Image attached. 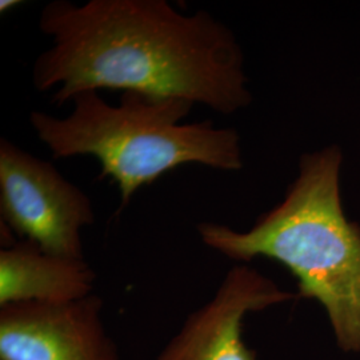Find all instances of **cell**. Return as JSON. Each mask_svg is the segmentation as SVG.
Returning a JSON list of instances; mask_svg holds the SVG:
<instances>
[{
	"instance_id": "cell-1",
	"label": "cell",
	"mask_w": 360,
	"mask_h": 360,
	"mask_svg": "<svg viewBox=\"0 0 360 360\" xmlns=\"http://www.w3.org/2000/svg\"><path fill=\"white\" fill-rule=\"evenodd\" d=\"M52 39L32 68L39 92L63 105L84 91L180 98L230 115L251 103L245 59L231 30L207 11L166 0H53L39 19Z\"/></svg>"
},
{
	"instance_id": "cell-2",
	"label": "cell",
	"mask_w": 360,
	"mask_h": 360,
	"mask_svg": "<svg viewBox=\"0 0 360 360\" xmlns=\"http://www.w3.org/2000/svg\"><path fill=\"white\" fill-rule=\"evenodd\" d=\"M340 166L336 146L303 155L282 203L248 231L200 223L198 233L203 245L233 260L282 263L297 279L300 296L326 309L339 347L359 352L360 227L343 211Z\"/></svg>"
},
{
	"instance_id": "cell-3",
	"label": "cell",
	"mask_w": 360,
	"mask_h": 360,
	"mask_svg": "<svg viewBox=\"0 0 360 360\" xmlns=\"http://www.w3.org/2000/svg\"><path fill=\"white\" fill-rule=\"evenodd\" d=\"M72 103L67 117L34 111L30 124L55 159L94 156L101 163L99 178L117 186L120 210L143 186L184 165L243 167L235 129H217L212 120L181 123L193 107L186 99L127 91L119 105H111L98 91H84Z\"/></svg>"
},
{
	"instance_id": "cell-4",
	"label": "cell",
	"mask_w": 360,
	"mask_h": 360,
	"mask_svg": "<svg viewBox=\"0 0 360 360\" xmlns=\"http://www.w3.org/2000/svg\"><path fill=\"white\" fill-rule=\"evenodd\" d=\"M0 214L3 224L43 251L79 259L82 231L95 220L87 193L7 139L0 141Z\"/></svg>"
},
{
	"instance_id": "cell-5",
	"label": "cell",
	"mask_w": 360,
	"mask_h": 360,
	"mask_svg": "<svg viewBox=\"0 0 360 360\" xmlns=\"http://www.w3.org/2000/svg\"><path fill=\"white\" fill-rule=\"evenodd\" d=\"M96 295L0 306V360H122Z\"/></svg>"
},
{
	"instance_id": "cell-6",
	"label": "cell",
	"mask_w": 360,
	"mask_h": 360,
	"mask_svg": "<svg viewBox=\"0 0 360 360\" xmlns=\"http://www.w3.org/2000/svg\"><path fill=\"white\" fill-rule=\"evenodd\" d=\"M292 297L257 270L235 266L215 295L188 315L155 360H257L255 351L243 342L245 315Z\"/></svg>"
},
{
	"instance_id": "cell-7",
	"label": "cell",
	"mask_w": 360,
	"mask_h": 360,
	"mask_svg": "<svg viewBox=\"0 0 360 360\" xmlns=\"http://www.w3.org/2000/svg\"><path fill=\"white\" fill-rule=\"evenodd\" d=\"M95 279L84 257L50 254L30 240L0 251V306L75 302L94 294Z\"/></svg>"
},
{
	"instance_id": "cell-8",
	"label": "cell",
	"mask_w": 360,
	"mask_h": 360,
	"mask_svg": "<svg viewBox=\"0 0 360 360\" xmlns=\"http://www.w3.org/2000/svg\"><path fill=\"white\" fill-rule=\"evenodd\" d=\"M19 4H22V1H19V0H1L0 1V11H1V13H7L13 8H16Z\"/></svg>"
}]
</instances>
